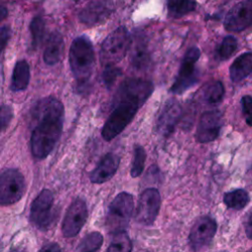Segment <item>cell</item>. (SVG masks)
I'll use <instances>...</instances> for the list:
<instances>
[{
    "label": "cell",
    "mask_w": 252,
    "mask_h": 252,
    "mask_svg": "<svg viewBox=\"0 0 252 252\" xmlns=\"http://www.w3.org/2000/svg\"><path fill=\"white\" fill-rule=\"evenodd\" d=\"M153 92L154 84L149 80L137 78L124 80L114 95L112 111L101 129L102 138L111 141L118 136L133 120Z\"/></svg>",
    "instance_id": "1"
},
{
    "label": "cell",
    "mask_w": 252,
    "mask_h": 252,
    "mask_svg": "<svg viewBox=\"0 0 252 252\" xmlns=\"http://www.w3.org/2000/svg\"><path fill=\"white\" fill-rule=\"evenodd\" d=\"M31 152L37 159L45 158L60 139L64 123V106L54 96L39 99L32 108Z\"/></svg>",
    "instance_id": "2"
},
{
    "label": "cell",
    "mask_w": 252,
    "mask_h": 252,
    "mask_svg": "<svg viewBox=\"0 0 252 252\" xmlns=\"http://www.w3.org/2000/svg\"><path fill=\"white\" fill-rule=\"evenodd\" d=\"M69 64L79 90H86L94 69V51L87 35L76 37L69 50Z\"/></svg>",
    "instance_id": "3"
},
{
    "label": "cell",
    "mask_w": 252,
    "mask_h": 252,
    "mask_svg": "<svg viewBox=\"0 0 252 252\" xmlns=\"http://www.w3.org/2000/svg\"><path fill=\"white\" fill-rule=\"evenodd\" d=\"M128 30L121 26L109 33L100 46V61L103 66H116L126 55L131 46Z\"/></svg>",
    "instance_id": "4"
},
{
    "label": "cell",
    "mask_w": 252,
    "mask_h": 252,
    "mask_svg": "<svg viewBox=\"0 0 252 252\" xmlns=\"http://www.w3.org/2000/svg\"><path fill=\"white\" fill-rule=\"evenodd\" d=\"M134 210L133 196L128 192H121L115 196L108 207L106 227L113 234L125 231Z\"/></svg>",
    "instance_id": "5"
},
{
    "label": "cell",
    "mask_w": 252,
    "mask_h": 252,
    "mask_svg": "<svg viewBox=\"0 0 252 252\" xmlns=\"http://www.w3.org/2000/svg\"><path fill=\"white\" fill-rule=\"evenodd\" d=\"M200 55V49L196 46L190 47L185 52L178 74L175 77V81L170 88L171 93L181 94L190 88H192L198 82L196 63L199 60Z\"/></svg>",
    "instance_id": "6"
},
{
    "label": "cell",
    "mask_w": 252,
    "mask_h": 252,
    "mask_svg": "<svg viewBox=\"0 0 252 252\" xmlns=\"http://www.w3.org/2000/svg\"><path fill=\"white\" fill-rule=\"evenodd\" d=\"M26 182L23 174L16 168H6L0 176V203L2 206L18 202L24 195Z\"/></svg>",
    "instance_id": "7"
},
{
    "label": "cell",
    "mask_w": 252,
    "mask_h": 252,
    "mask_svg": "<svg viewBox=\"0 0 252 252\" xmlns=\"http://www.w3.org/2000/svg\"><path fill=\"white\" fill-rule=\"evenodd\" d=\"M53 193L49 189H42L31 205L30 220L39 229H48L53 221Z\"/></svg>",
    "instance_id": "8"
},
{
    "label": "cell",
    "mask_w": 252,
    "mask_h": 252,
    "mask_svg": "<svg viewBox=\"0 0 252 252\" xmlns=\"http://www.w3.org/2000/svg\"><path fill=\"white\" fill-rule=\"evenodd\" d=\"M160 194L157 188H147L141 194L136 210V220L139 223L152 224L159 212Z\"/></svg>",
    "instance_id": "9"
},
{
    "label": "cell",
    "mask_w": 252,
    "mask_h": 252,
    "mask_svg": "<svg viewBox=\"0 0 252 252\" xmlns=\"http://www.w3.org/2000/svg\"><path fill=\"white\" fill-rule=\"evenodd\" d=\"M88 218V208L85 200L76 198L66 211L63 222L62 233L65 237H73L79 233Z\"/></svg>",
    "instance_id": "10"
},
{
    "label": "cell",
    "mask_w": 252,
    "mask_h": 252,
    "mask_svg": "<svg viewBox=\"0 0 252 252\" xmlns=\"http://www.w3.org/2000/svg\"><path fill=\"white\" fill-rule=\"evenodd\" d=\"M223 124L222 113L220 110L205 111L199 120L195 138L199 143H210L215 141Z\"/></svg>",
    "instance_id": "11"
},
{
    "label": "cell",
    "mask_w": 252,
    "mask_h": 252,
    "mask_svg": "<svg viewBox=\"0 0 252 252\" xmlns=\"http://www.w3.org/2000/svg\"><path fill=\"white\" fill-rule=\"evenodd\" d=\"M217 231L216 220L209 217L203 216L197 219L194 222L190 233H189V243L190 246L198 251L207 245H209L214 238Z\"/></svg>",
    "instance_id": "12"
},
{
    "label": "cell",
    "mask_w": 252,
    "mask_h": 252,
    "mask_svg": "<svg viewBox=\"0 0 252 252\" xmlns=\"http://www.w3.org/2000/svg\"><path fill=\"white\" fill-rule=\"evenodd\" d=\"M252 25V0L236 3L227 12L223 26L227 32H242Z\"/></svg>",
    "instance_id": "13"
},
{
    "label": "cell",
    "mask_w": 252,
    "mask_h": 252,
    "mask_svg": "<svg viewBox=\"0 0 252 252\" xmlns=\"http://www.w3.org/2000/svg\"><path fill=\"white\" fill-rule=\"evenodd\" d=\"M113 6L108 1L89 2L79 13V20L88 26L98 25L104 22L112 13Z\"/></svg>",
    "instance_id": "14"
},
{
    "label": "cell",
    "mask_w": 252,
    "mask_h": 252,
    "mask_svg": "<svg viewBox=\"0 0 252 252\" xmlns=\"http://www.w3.org/2000/svg\"><path fill=\"white\" fill-rule=\"evenodd\" d=\"M181 116V106L177 100H167L158 118L157 128L160 135L168 137L171 135Z\"/></svg>",
    "instance_id": "15"
},
{
    "label": "cell",
    "mask_w": 252,
    "mask_h": 252,
    "mask_svg": "<svg viewBox=\"0 0 252 252\" xmlns=\"http://www.w3.org/2000/svg\"><path fill=\"white\" fill-rule=\"evenodd\" d=\"M120 163V158L114 153L104 155L97 165L90 174V180L93 183L100 184L109 180L117 171Z\"/></svg>",
    "instance_id": "16"
},
{
    "label": "cell",
    "mask_w": 252,
    "mask_h": 252,
    "mask_svg": "<svg viewBox=\"0 0 252 252\" xmlns=\"http://www.w3.org/2000/svg\"><path fill=\"white\" fill-rule=\"evenodd\" d=\"M64 50V41L58 32L50 33L43 51V61L46 65H55L61 58Z\"/></svg>",
    "instance_id": "17"
},
{
    "label": "cell",
    "mask_w": 252,
    "mask_h": 252,
    "mask_svg": "<svg viewBox=\"0 0 252 252\" xmlns=\"http://www.w3.org/2000/svg\"><path fill=\"white\" fill-rule=\"evenodd\" d=\"M30 79H31V71H30L29 63L25 59L18 60L15 63V66L13 69L10 90L15 93L25 91L30 83Z\"/></svg>",
    "instance_id": "18"
},
{
    "label": "cell",
    "mask_w": 252,
    "mask_h": 252,
    "mask_svg": "<svg viewBox=\"0 0 252 252\" xmlns=\"http://www.w3.org/2000/svg\"><path fill=\"white\" fill-rule=\"evenodd\" d=\"M252 73V52H244L232 62L229 67V77L232 82H240Z\"/></svg>",
    "instance_id": "19"
},
{
    "label": "cell",
    "mask_w": 252,
    "mask_h": 252,
    "mask_svg": "<svg viewBox=\"0 0 252 252\" xmlns=\"http://www.w3.org/2000/svg\"><path fill=\"white\" fill-rule=\"evenodd\" d=\"M224 95V88L220 81L213 80L207 83L202 90L203 100L211 105L219 104Z\"/></svg>",
    "instance_id": "20"
},
{
    "label": "cell",
    "mask_w": 252,
    "mask_h": 252,
    "mask_svg": "<svg viewBox=\"0 0 252 252\" xmlns=\"http://www.w3.org/2000/svg\"><path fill=\"white\" fill-rule=\"evenodd\" d=\"M131 48L130 60L132 66L137 69H143L149 61L147 43L143 38H138L135 40Z\"/></svg>",
    "instance_id": "21"
},
{
    "label": "cell",
    "mask_w": 252,
    "mask_h": 252,
    "mask_svg": "<svg viewBox=\"0 0 252 252\" xmlns=\"http://www.w3.org/2000/svg\"><path fill=\"white\" fill-rule=\"evenodd\" d=\"M248 193L241 188L226 192L223 195V203L229 209L241 210L249 203Z\"/></svg>",
    "instance_id": "22"
},
{
    "label": "cell",
    "mask_w": 252,
    "mask_h": 252,
    "mask_svg": "<svg viewBox=\"0 0 252 252\" xmlns=\"http://www.w3.org/2000/svg\"><path fill=\"white\" fill-rule=\"evenodd\" d=\"M197 3L195 1H167V15L169 18H181L196 9Z\"/></svg>",
    "instance_id": "23"
},
{
    "label": "cell",
    "mask_w": 252,
    "mask_h": 252,
    "mask_svg": "<svg viewBox=\"0 0 252 252\" xmlns=\"http://www.w3.org/2000/svg\"><path fill=\"white\" fill-rule=\"evenodd\" d=\"M103 242V237L98 231L88 233L79 243L76 252H96Z\"/></svg>",
    "instance_id": "24"
},
{
    "label": "cell",
    "mask_w": 252,
    "mask_h": 252,
    "mask_svg": "<svg viewBox=\"0 0 252 252\" xmlns=\"http://www.w3.org/2000/svg\"><path fill=\"white\" fill-rule=\"evenodd\" d=\"M30 31L32 34V45L33 48H36L42 42L45 32V22L41 16H35L31 21Z\"/></svg>",
    "instance_id": "25"
},
{
    "label": "cell",
    "mask_w": 252,
    "mask_h": 252,
    "mask_svg": "<svg viewBox=\"0 0 252 252\" xmlns=\"http://www.w3.org/2000/svg\"><path fill=\"white\" fill-rule=\"evenodd\" d=\"M132 241L125 231L115 233L107 252H131Z\"/></svg>",
    "instance_id": "26"
},
{
    "label": "cell",
    "mask_w": 252,
    "mask_h": 252,
    "mask_svg": "<svg viewBox=\"0 0 252 252\" xmlns=\"http://www.w3.org/2000/svg\"><path fill=\"white\" fill-rule=\"evenodd\" d=\"M146 151L142 146H135L134 148V156H133V160H132V165H131V176L132 177H138L141 175L144 169L145 161H146Z\"/></svg>",
    "instance_id": "27"
},
{
    "label": "cell",
    "mask_w": 252,
    "mask_h": 252,
    "mask_svg": "<svg viewBox=\"0 0 252 252\" xmlns=\"http://www.w3.org/2000/svg\"><path fill=\"white\" fill-rule=\"evenodd\" d=\"M237 48V40L232 35H226L223 37L221 43L217 49V56L220 60L228 59Z\"/></svg>",
    "instance_id": "28"
},
{
    "label": "cell",
    "mask_w": 252,
    "mask_h": 252,
    "mask_svg": "<svg viewBox=\"0 0 252 252\" xmlns=\"http://www.w3.org/2000/svg\"><path fill=\"white\" fill-rule=\"evenodd\" d=\"M120 74L121 70L117 66H105L102 72L103 83L107 88H110Z\"/></svg>",
    "instance_id": "29"
},
{
    "label": "cell",
    "mask_w": 252,
    "mask_h": 252,
    "mask_svg": "<svg viewBox=\"0 0 252 252\" xmlns=\"http://www.w3.org/2000/svg\"><path fill=\"white\" fill-rule=\"evenodd\" d=\"M242 113L248 126H252V96L243 95L240 100Z\"/></svg>",
    "instance_id": "30"
},
{
    "label": "cell",
    "mask_w": 252,
    "mask_h": 252,
    "mask_svg": "<svg viewBox=\"0 0 252 252\" xmlns=\"http://www.w3.org/2000/svg\"><path fill=\"white\" fill-rule=\"evenodd\" d=\"M1 130L4 132L6 128L9 126L12 118H13V109L9 104L3 103L1 105Z\"/></svg>",
    "instance_id": "31"
},
{
    "label": "cell",
    "mask_w": 252,
    "mask_h": 252,
    "mask_svg": "<svg viewBox=\"0 0 252 252\" xmlns=\"http://www.w3.org/2000/svg\"><path fill=\"white\" fill-rule=\"evenodd\" d=\"M11 35V29L8 25H4L0 29V39H1V49L4 50L6 47V44L8 43V40Z\"/></svg>",
    "instance_id": "32"
},
{
    "label": "cell",
    "mask_w": 252,
    "mask_h": 252,
    "mask_svg": "<svg viewBox=\"0 0 252 252\" xmlns=\"http://www.w3.org/2000/svg\"><path fill=\"white\" fill-rule=\"evenodd\" d=\"M245 232L247 237L252 239V210L247 215V218L245 220Z\"/></svg>",
    "instance_id": "33"
},
{
    "label": "cell",
    "mask_w": 252,
    "mask_h": 252,
    "mask_svg": "<svg viewBox=\"0 0 252 252\" xmlns=\"http://www.w3.org/2000/svg\"><path fill=\"white\" fill-rule=\"evenodd\" d=\"M39 252H61V249H60V246L57 243L51 242V243H48V244L44 245L39 250Z\"/></svg>",
    "instance_id": "34"
},
{
    "label": "cell",
    "mask_w": 252,
    "mask_h": 252,
    "mask_svg": "<svg viewBox=\"0 0 252 252\" xmlns=\"http://www.w3.org/2000/svg\"><path fill=\"white\" fill-rule=\"evenodd\" d=\"M7 14H8V11H7V9L5 8V7H1L0 8V16H1V18H0V20L2 21V20H4L5 18H6V16H7Z\"/></svg>",
    "instance_id": "35"
},
{
    "label": "cell",
    "mask_w": 252,
    "mask_h": 252,
    "mask_svg": "<svg viewBox=\"0 0 252 252\" xmlns=\"http://www.w3.org/2000/svg\"><path fill=\"white\" fill-rule=\"evenodd\" d=\"M15 252H22V251H15Z\"/></svg>",
    "instance_id": "36"
}]
</instances>
